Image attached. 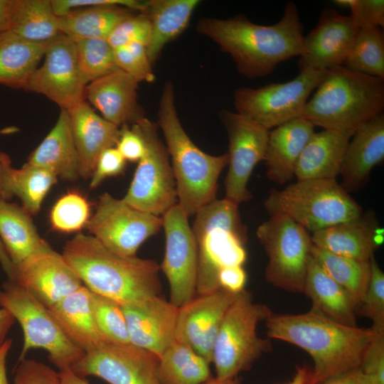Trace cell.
Returning <instances> with one entry per match:
<instances>
[{
    "label": "cell",
    "instance_id": "8d00e7d4",
    "mask_svg": "<svg viewBox=\"0 0 384 384\" xmlns=\"http://www.w3.org/2000/svg\"><path fill=\"white\" fill-rule=\"evenodd\" d=\"M157 376L161 384H203L213 377L210 363L176 339L159 356Z\"/></svg>",
    "mask_w": 384,
    "mask_h": 384
},
{
    "label": "cell",
    "instance_id": "5b68a950",
    "mask_svg": "<svg viewBox=\"0 0 384 384\" xmlns=\"http://www.w3.org/2000/svg\"><path fill=\"white\" fill-rule=\"evenodd\" d=\"M384 79L339 65L326 70L302 117L314 127L351 137L383 112Z\"/></svg>",
    "mask_w": 384,
    "mask_h": 384
},
{
    "label": "cell",
    "instance_id": "c3c4849f",
    "mask_svg": "<svg viewBox=\"0 0 384 384\" xmlns=\"http://www.w3.org/2000/svg\"><path fill=\"white\" fill-rule=\"evenodd\" d=\"M334 2L336 4L349 8L351 15L359 27L374 26L383 28V0H336Z\"/></svg>",
    "mask_w": 384,
    "mask_h": 384
},
{
    "label": "cell",
    "instance_id": "60d3db41",
    "mask_svg": "<svg viewBox=\"0 0 384 384\" xmlns=\"http://www.w3.org/2000/svg\"><path fill=\"white\" fill-rule=\"evenodd\" d=\"M91 304L97 329L110 343L129 344V334L122 306L91 292Z\"/></svg>",
    "mask_w": 384,
    "mask_h": 384
},
{
    "label": "cell",
    "instance_id": "d590c367",
    "mask_svg": "<svg viewBox=\"0 0 384 384\" xmlns=\"http://www.w3.org/2000/svg\"><path fill=\"white\" fill-rule=\"evenodd\" d=\"M6 31L33 43H47L60 32L50 0H13Z\"/></svg>",
    "mask_w": 384,
    "mask_h": 384
},
{
    "label": "cell",
    "instance_id": "5bb4252c",
    "mask_svg": "<svg viewBox=\"0 0 384 384\" xmlns=\"http://www.w3.org/2000/svg\"><path fill=\"white\" fill-rule=\"evenodd\" d=\"M75 41L60 33L48 42L42 65L31 75L25 90L45 95L61 110H69L85 100Z\"/></svg>",
    "mask_w": 384,
    "mask_h": 384
},
{
    "label": "cell",
    "instance_id": "f546056e",
    "mask_svg": "<svg viewBox=\"0 0 384 384\" xmlns=\"http://www.w3.org/2000/svg\"><path fill=\"white\" fill-rule=\"evenodd\" d=\"M303 292L311 299L312 310L339 324L357 326L356 302L313 258L309 266Z\"/></svg>",
    "mask_w": 384,
    "mask_h": 384
},
{
    "label": "cell",
    "instance_id": "4316f807",
    "mask_svg": "<svg viewBox=\"0 0 384 384\" xmlns=\"http://www.w3.org/2000/svg\"><path fill=\"white\" fill-rule=\"evenodd\" d=\"M48 309L68 338L85 353L107 343L96 326L91 292L84 285Z\"/></svg>",
    "mask_w": 384,
    "mask_h": 384
},
{
    "label": "cell",
    "instance_id": "11a10c76",
    "mask_svg": "<svg viewBox=\"0 0 384 384\" xmlns=\"http://www.w3.org/2000/svg\"><path fill=\"white\" fill-rule=\"evenodd\" d=\"M15 321L16 319L11 312L4 308L0 307V347L6 340V335Z\"/></svg>",
    "mask_w": 384,
    "mask_h": 384
},
{
    "label": "cell",
    "instance_id": "277c9868",
    "mask_svg": "<svg viewBox=\"0 0 384 384\" xmlns=\"http://www.w3.org/2000/svg\"><path fill=\"white\" fill-rule=\"evenodd\" d=\"M157 124L171 158L178 205L188 218L195 215L216 199L219 176L228 164V153L210 155L192 142L179 120L171 82H166L162 90Z\"/></svg>",
    "mask_w": 384,
    "mask_h": 384
},
{
    "label": "cell",
    "instance_id": "d4e9b609",
    "mask_svg": "<svg viewBox=\"0 0 384 384\" xmlns=\"http://www.w3.org/2000/svg\"><path fill=\"white\" fill-rule=\"evenodd\" d=\"M76 147L80 176L91 177L100 155L114 147L120 128L98 115L85 100L68 110Z\"/></svg>",
    "mask_w": 384,
    "mask_h": 384
},
{
    "label": "cell",
    "instance_id": "2e32d148",
    "mask_svg": "<svg viewBox=\"0 0 384 384\" xmlns=\"http://www.w3.org/2000/svg\"><path fill=\"white\" fill-rule=\"evenodd\" d=\"M161 218L166 247L160 270L169 285V301L179 308L192 300L196 293V242L188 217L178 203Z\"/></svg>",
    "mask_w": 384,
    "mask_h": 384
},
{
    "label": "cell",
    "instance_id": "db71d44e",
    "mask_svg": "<svg viewBox=\"0 0 384 384\" xmlns=\"http://www.w3.org/2000/svg\"><path fill=\"white\" fill-rule=\"evenodd\" d=\"M321 384H373L360 368L331 378Z\"/></svg>",
    "mask_w": 384,
    "mask_h": 384
},
{
    "label": "cell",
    "instance_id": "bcb514c9",
    "mask_svg": "<svg viewBox=\"0 0 384 384\" xmlns=\"http://www.w3.org/2000/svg\"><path fill=\"white\" fill-rule=\"evenodd\" d=\"M373 336L360 366L373 384H384V325H372Z\"/></svg>",
    "mask_w": 384,
    "mask_h": 384
},
{
    "label": "cell",
    "instance_id": "6da1fadb",
    "mask_svg": "<svg viewBox=\"0 0 384 384\" xmlns=\"http://www.w3.org/2000/svg\"><path fill=\"white\" fill-rule=\"evenodd\" d=\"M196 27L228 54L238 71L247 78L268 75L279 63L305 53L304 27L292 1L286 4L281 19L272 25L254 23L238 15L227 19L202 18Z\"/></svg>",
    "mask_w": 384,
    "mask_h": 384
},
{
    "label": "cell",
    "instance_id": "ab89813d",
    "mask_svg": "<svg viewBox=\"0 0 384 384\" xmlns=\"http://www.w3.org/2000/svg\"><path fill=\"white\" fill-rule=\"evenodd\" d=\"M75 43L78 63L83 80L87 83L120 70L114 48L105 38H82Z\"/></svg>",
    "mask_w": 384,
    "mask_h": 384
},
{
    "label": "cell",
    "instance_id": "836d02e7",
    "mask_svg": "<svg viewBox=\"0 0 384 384\" xmlns=\"http://www.w3.org/2000/svg\"><path fill=\"white\" fill-rule=\"evenodd\" d=\"M47 45L30 42L9 31L0 33V85L25 90Z\"/></svg>",
    "mask_w": 384,
    "mask_h": 384
},
{
    "label": "cell",
    "instance_id": "83f0119b",
    "mask_svg": "<svg viewBox=\"0 0 384 384\" xmlns=\"http://www.w3.org/2000/svg\"><path fill=\"white\" fill-rule=\"evenodd\" d=\"M351 136L331 130L314 132L302 150L294 171L297 181L336 179Z\"/></svg>",
    "mask_w": 384,
    "mask_h": 384
},
{
    "label": "cell",
    "instance_id": "4dcf8cb0",
    "mask_svg": "<svg viewBox=\"0 0 384 384\" xmlns=\"http://www.w3.org/2000/svg\"><path fill=\"white\" fill-rule=\"evenodd\" d=\"M2 165L3 198L8 201L17 196L22 207L31 215L41 209V204L50 188L57 182L52 171L28 163L21 169L12 167L9 156L0 152Z\"/></svg>",
    "mask_w": 384,
    "mask_h": 384
},
{
    "label": "cell",
    "instance_id": "52a82bcc",
    "mask_svg": "<svg viewBox=\"0 0 384 384\" xmlns=\"http://www.w3.org/2000/svg\"><path fill=\"white\" fill-rule=\"evenodd\" d=\"M270 215H284L312 233L349 220L363 211L336 179L297 181L273 188L264 202Z\"/></svg>",
    "mask_w": 384,
    "mask_h": 384
},
{
    "label": "cell",
    "instance_id": "3957f363",
    "mask_svg": "<svg viewBox=\"0 0 384 384\" xmlns=\"http://www.w3.org/2000/svg\"><path fill=\"white\" fill-rule=\"evenodd\" d=\"M62 255L90 292L122 306L161 294L160 265L155 260L118 255L92 235L77 234Z\"/></svg>",
    "mask_w": 384,
    "mask_h": 384
},
{
    "label": "cell",
    "instance_id": "9c48e42d",
    "mask_svg": "<svg viewBox=\"0 0 384 384\" xmlns=\"http://www.w3.org/2000/svg\"><path fill=\"white\" fill-rule=\"evenodd\" d=\"M0 306L6 309L21 326L23 344L18 361L33 348L44 349L58 369H71L85 355L65 335L48 309L27 289L11 281L0 289Z\"/></svg>",
    "mask_w": 384,
    "mask_h": 384
},
{
    "label": "cell",
    "instance_id": "7dc6e473",
    "mask_svg": "<svg viewBox=\"0 0 384 384\" xmlns=\"http://www.w3.org/2000/svg\"><path fill=\"white\" fill-rule=\"evenodd\" d=\"M13 384H61L58 372L34 359L18 361Z\"/></svg>",
    "mask_w": 384,
    "mask_h": 384
},
{
    "label": "cell",
    "instance_id": "7402d4cb",
    "mask_svg": "<svg viewBox=\"0 0 384 384\" xmlns=\"http://www.w3.org/2000/svg\"><path fill=\"white\" fill-rule=\"evenodd\" d=\"M314 246L360 261H370L383 242V232L372 210L324 229L311 236Z\"/></svg>",
    "mask_w": 384,
    "mask_h": 384
},
{
    "label": "cell",
    "instance_id": "6f0895ef",
    "mask_svg": "<svg viewBox=\"0 0 384 384\" xmlns=\"http://www.w3.org/2000/svg\"><path fill=\"white\" fill-rule=\"evenodd\" d=\"M13 0H0V33L6 31Z\"/></svg>",
    "mask_w": 384,
    "mask_h": 384
},
{
    "label": "cell",
    "instance_id": "484cf974",
    "mask_svg": "<svg viewBox=\"0 0 384 384\" xmlns=\"http://www.w3.org/2000/svg\"><path fill=\"white\" fill-rule=\"evenodd\" d=\"M314 127L307 119L299 117L269 132L264 161L271 181L282 185L294 176L299 156Z\"/></svg>",
    "mask_w": 384,
    "mask_h": 384
},
{
    "label": "cell",
    "instance_id": "d6986e66",
    "mask_svg": "<svg viewBox=\"0 0 384 384\" xmlns=\"http://www.w3.org/2000/svg\"><path fill=\"white\" fill-rule=\"evenodd\" d=\"M238 293L223 288L198 295L178 308L175 339L212 363L215 341L223 317Z\"/></svg>",
    "mask_w": 384,
    "mask_h": 384
},
{
    "label": "cell",
    "instance_id": "f1b7e54d",
    "mask_svg": "<svg viewBox=\"0 0 384 384\" xmlns=\"http://www.w3.org/2000/svg\"><path fill=\"white\" fill-rule=\"evenodd\" d=\"M27 163L48 169L65 181H75L80 177L68 110H61L55 126L31 153Z\"/></svg>",
    "mask_w": 384,
    "mask_h": 384
},
{
    "label": "cell",
    "instance_id": "ee69618b",
    "mask_svg": "<svg viewBox=\"0 0 384 384\" xmlns=\"http://www.w3.org/2000/svg\"><path fill=\"white\" fill-rule=\"evenodd\" d=\"M114 53L119 68L138 82L154 81L155 75L146 46L142 43H131L114 48Z\"/></svg>",
    "mask_w": 384,
    "mask_h": 384
},
{
    "label": "cell",
    "instance_id": "816d5d0a",
    "mask_svg": "<svg viewBox=\"0 0 384 384\" xmlns=\"http://www.w3.org/2000/svg\"><path fill=\"white\" fill-rule=\"evenodd\" d=\"M126 161H139L145 150L142 136L133 127L128 124L122 125L118 141L115 146Z\"/></svg>",
    "mask_w": 384,
    "mask_h": 384
},
{
    "label": "cell",
    "instance_id": "680465c9",
    "mask_svg": "<svg viewBox=\"0 0 384 384\" xmlns=\"http://www.w3.org/2000/svg\"><path fill=\"white\" fill-rule=\"evenodd\" d=\"M61 384H90L84 378L76 375L71 369L58 372Z\"/></svg>",
    "mask_w": 384,
    "mask_h": 384
},
{
    "label": "cell",
    "instance_id": "1f68e13d",
    "mask_svg": "<svg viewBox=\"0 0 384 384\" xmlns=\"http://www.w3.org/2000/svg\"><path fill=\"white\" fill-rule=\"evenodd\" d=\"M0 239L14 267L50 246L38 235L31 215L17 204L0 200Z\"/></svg>",
    "mask_w": 384,
    "mask_h": 384
},
{
    "label": "cell",
    "instance_id": "681fc988",
    "mask_svg": "<svg viewBox=\"0 0 384 384\" xmlns=\"http://www.w3.org/2000/svg\"><path fill=\"white\" fill-rule=\"evenodd\" d=\"M53 11L60 17L71 10L96 6H119L144 13L148 1L138 0H50Z\"/></svg>",
    "mask_w": 384,
    "mask_h": 384
},
{
    "label": "cell",
    "instance_id": "7bdbcfd3",
    "mask_svg": "<svg viewBox=\"0 0 384 384\" xmlns=\"http://www.w3.org/2000/svg\"><path fill=\"white\" fill-rule=\"evenodd\" d=\"M356 314L372 320L373 325H384V273L374 256L367 289L356 307Z\"/></svg>",
    "mask_w": 384,
    "mask_h": 384
},
{
    "label": "cell",
    "instance_id": "7a4b0ae2",
    "mask_svg": "<svg viewBox=\"0 0 384 384\" xmlns=\"http://www.w3.org/2000/svg\"><path fill=\"white\" fill-rule=\"evenodd\" d=\"M267 336L308 353L314 362L306 384L324 381L360 368L373 336L371 328L339 324L311 309L299 314H272L266 321Z\"/></svg>",
    "mask_w": 384,
    "mask_h": 384
},
{
    "label": "cell",
    "instance_id": "6125c7cd",
    "mask_svg": "<svg viewBox=\"0 0 384 384\" xmlns=\"http://www.w3.org/2000/svg\"><path fill=\"white\" fill-rule=\"evenodd\" d=\"M203 384H240V383L238 377L232 379L222 380L217 378L215 376H213L210 379Z\"/></svg>",
    "mask_w": 384,
    "mask_h": 384
},
{
    "label": "cell",
    "instance_id": "91938a15",
    "mask_svg": "<svg viewBox=\"0 0 384 384\" xmlns=\"http://www.w3.org/2000/svg\"><path fill=\"white\" fill-rule=\"evenodd\" d=\"M0 263L10 280L12 277L14 266L10 260L6 249L0 239Z\"/></svg>",
    "mask_w": 384,
    "mask_h": 384
},
{
    "label": "cell",
    "instance_id": "9a60e30c",
    "mask_svg": "<svg viewBox=\"0 0 384 384\" xmlns=\"http://www.w3.org/2000/svg\"><path fill=\"white\" fill-rule=\"evenodd\" d=\"M219 117L228 138L225 198L239 205L252 198L247 183L255 166L264 161L270 130L236 112L222 110Z\"/></svg>",
    "mask_w": 384,
    "mask_h": 384
},
{
    "label": "cell",
    "instance_id": "e0dca14e",
    "mask_svg": "<svg viewBox=\"0 0 384 384\" xmlns=\"http://www.w3.org/2000/svg\"><path fill=\"white\" fill-rule=\"evenodd\" d=\"M159 356L129 344L105 343L75 363L78 376H97L110 384H161L157 376Z\"/></svg>",
    "mask_w": 384,
    "mask_h": 384
},
{
    "label": "cell",
    "instance_id": "be15d7a7",
    "mask_svg": "<svg viewBox=\"0 0 384 384\" xmlns=\"http://www.w3.org/2000/svg\"><path fill=\"white\" fill-rule=\"evenodd\" d=\"M4 199L3 198V192H2V165L1 161L0 159V200Z\"/></svg>",
    "mask_w": 384,
    "mask_h": 384
},
{
    "label": "cell",
    "instance_id": "ba28073f",
    "mask_svg": "<svg viewBox=\"0 0 384 384\" xmlns=\"http://www.w3.org/2000/svg\"><path fill=\"white\" fill-rule=\"evenodd\" d=\"M272 314L267 305L255 302L250 292L244 289L238 293L223 317L215 341L212 363L217 378L238 377L272 350L271 341L257 332L259 323Z\"/></svg>",
    "mask_w": 384,
    "mask_h": 384
},
{
    "label": "cell",
    "instance_id": "cb8c5ba5",
    "mask_svg": "<svg viewBox=\"0 0 384 384\" xmlns=\"http://www.w3.org/2000/svg\"><path fill=\"white\" fill-rule=\"evenodd\" d=\"M138 84L129 74L119 70L88 83L85 98L107 121L119 127L132 124L144 117L138 102Z\"/></svg>",
    "mask_w": 384,
    "mask_h": 384
},
{
    "label": "cell",
    "instance_id": "44dd1931",
    "mask_svg": "<svg viewBox=\"0 0 384 384\" xmlns=\"http://www.w3.org/2000/svg\"><path fill=\"white\" fill-rule=\"evenodd\" d=\"M122 308L131 344L159 356L175 339L178 307L169 300L159 295Z\"/></svg>",
    "mask_w": 384,
    "mask_h": 384
},
{
    "label": "cell",
    "instance_id": "b9f144b4",
    "mask_svg": "<svg viewBox=\"0 0 384 384\" xmlns=\"http://www.w3.org/2000/svg\"><path fill=\"white\" fill-rule=\"evenodd\" d=\"M90 218V205L85 197L77 191H69L55 203L50 214L53 230L70 233L86 227Z\"/></svg>",
    "mask_w": 384,
    "mask_h": 384
},
{
    "label": "cell",
    "instance_id": "f6af8a7d",
    "mask_svg": "<svg viewBox=\"0 0 384 384\" xmlns=\"http://www.w3.org/2000/svg\"><path fill=\"white\" fill-rule=\"evenodd\" d=\"M151 36V22L146 13L132 15L120 22L107 38L114 49L131 43L148 45Z\"/></svg>",
    "mask_w": 384,
    "mask_h": 384
},
{
    "label": "cell",
    "instance_id": "603a6c76",
    "mask_svg": "<svg viewBox=\"0 0 384 384\" xmlns=\"http://www.w3.org/2000/svg\"><path fill=\"white\" fill-rule=\"evenodd\" d=\"M384 159L383 112L361 126L346 146L340 174L341 186L349 193L361 189L373 168Z\"/></svg>",
    "mask_w": 384,
    "mask_h": 384
},
{
    "label": "cell",
    "instance_id": "8992f818",
    "mask_svg": "<svg viewBox=\"0 0 384 384\" xmlns=\"http://www.w3.org/2000/svg\"><path fill=\"white\" fill-rule=\"evenodd\" d=\"M238 206L225 198L215 199L195 215L191 229L197 247L198 295L220 288L218 277L221 269L242 266L246 260L247 228L242 222Z\"/></svg>",
    "mask_w": 384,
    "mask_h": 384
},
{
    "label": "cell",
    "instance_id": "d6a6232c",
    "mask_svg": "<svg viewBox=\"0 0 384 384\" xmlns=\"http://www.w3.org/2000/svg\"><path fill=\"white\" fill-rule=\"evenodd\" d=\"M198 0H150L146 13L151 22V36L146 52L151 63L165 46L181 35L188 26Z\"/></svg>",
    "mask_w": 384,
    "mask_h": 384
},
{
    "label": "cell",
    "instance_id": "f35d334b",
    "mask_svg": "<svg viewBox=\"0 0 384 384\" xmlns=\"http://www.w3.org/2000/svg\"><path fill=\"white\" fill-rule=\"evenodd\" d=\"M343 65L357 73L384 79L383 30L374 26H360Z\"/></svg>",
    "mask_w": 384,
    "mask_h": 384
},
{
    "label": "cell",
    "instance_id": "f907efd6",
    "mask_svg": "<svg viewBox=\"0 0 384 384\" xmlns=\"http://www.w3.org/2000/svg\"><path fill=\"white\" fill-rule=\"evenodd\" d=\"M126 160L117 148L110 147L100 155L95 170L91 176L90 188H94L108 177L122 174L125 168Z\"/></svg>",
    "mask_w": 384,
    "mask_h": 384
},
{
    "label": "cell",
    "instance_id": "8fae6325",
    "mask_svg": "<svg viewBox=\"0 0 384 384\" xmlns=\"http://www.w3.org/2000/svg\"><path fill=\"white\" fill-rule=\"evenodd\" d=\"M132 127L142 136L145 150L122 200L134 208L162 216L178 203L168 150L158 134L156 123L143 117Z\"/></svg>",
    "mask_w": 384,
    "mask_h": 384
},
{
    "label": "cell",
    "instance_id": "ffe728a7",
    "mask_svg": "<svg viewBox=\"0 0 384 384\" xmlns=\"http://www.w3.org/2000/svg\"><path fill=\"white\" fill-rule=\"evenodd\" d=\"M9 281L27 289L47 308L83 286L63 255L51 247L14 267Z\"/></svg>",
    "mask_w": 384,
    "mask_h": 384
},
{
    "label": "cell",
    "instance_id": "e575fe53",
    "mask_svg": "<svg viewBox=\"0 0 384 384\" xmlns=\"http://www.w3.org/2000/svg\"><path fill=\"white\" fill-rule=\"evenodd\" d=\"M133 15L119 6H96L73 9L58 17L60 32L73 40L105 38L123 20Z\"/></svg>",
    "mask_w": 384,
    "mask_h": 384
},
{
    "label": "cell",
    "instance_id": "ac0fdd59",
    "mask_svg": "<svg viewBox=\"0 0 384 384\" xmlns=\"http://www.w3.org/2000/svg\"><path fill=\"white\" fill-rule=\"evenodd\" d=\"M358 30L359 26L351 14L324 9L315 28L304 37L305 53L298 62L299 71H325L343 65Z\"/></svg>",
    "mask_w": 384,
    "mask_h": 384
},
{
    "label": "cell",
    "instance_id": "74e56055",
    "mask_svg": "<svg viewBox=\"0 0 384 384\" xmlns=\"http://www.w3.org/2000/svg\"><path fill=\"white\" fill-rule=\"evenodd\" d=\"M311 254L314 260L351 294L358 306L368 285L370 260L360 261L338 255L314 245Z\"/></svg>",
    "mask_w": 384,
    "mask_h": 384
},
{
    "label": "cell",
    "instance_id": "9f6ffc18",
    "mask_svg": "<svg viewBox=\"0 0 384 384\" xmlns=\"http://www.w3.org/2000/svg\"><path fill=\"white\" fill-rule=\"evenodd\" d=\"M12 342V339H6L0 347V384H10L7 378L6 363Z\"/></svg>",
    "mask_w": 384,
    "mask_h": 384
},
{
    "label": "cell",
    "instance_id": "f5cc1de1",
    "mask_svg": "<svg viewBox=\"0 0 384 384\" xmlns=\"http://www.w3.org/2000/svg\"><path fill=\"white\" fill-rule=\"evenodd\" d=\"M220 288L233 293H239L245 289L247 274L240 265H232L220 270L218 277Z\"/></svg>",
    "mask_w": 384,
    "mask_h": 384
},
{
    "label": "cell",
    "instance_id": "30bf717a",
    "mask_svg": "<svg viewBox=\"0 0 384 384\" xmlns=\"http://www.w3.org/2000/svg\"><path fill=\"white\" fill-rule=\"evenodd\" d=\"M256 235L268 257L266 280L288 292H303L312 259L309 232L289 218L274 214L257 228Z\"/></svg>",
    "mask_w": 384,
    "mask_h": 384
},
{
    "label": "cell",
    "instance_id": "4fadbf2b",
    "mask_svg": "<svg viewBox=\"0 0 384 384\" xmlns=\"http://www.w3.org/2000/svg\"><path fill=\"white\" fill-rule=\"evenodd\" d=\"M161 216L132 207L108 193L99 197L86 228L110 251L134 256L141 245L162 228Z\"/></svg>",
    "mask_w": 384,
    "mask_h": 384
},
{
    "label": "cell",
    "instance_id": "94428289",
    "mask_svg": "<svg viewBox=\"0 0 384 384\" xmlns=\"http://www.w3.org/2000/svg\"><path fill=\"white\" fill-rule=\"evenodd\" d=\"M309 369L305 366H297L293 378L284 384H306Z\"/></svg>",
    "mask_w": 384,
    "mask_h": 384
},
{
    "label": "cell",
    "instance_id": "7c38bea8",
    "mask_svg": "<svg viewBox=\"0 0 384 384\" xmlns=\"http://www.w3.org/2000/svg\"><path fill=\"white\" fill-rule=\"evenodd\" d=\"M325 71L305 70L287 82L258 88H238L233 94L236 112L268 130L302 117L310 94L321 81Z\"/></svg>",
    "mask_w": 384,
    "mask_h": 384
}]
</instances>
